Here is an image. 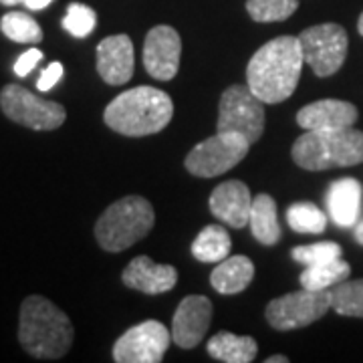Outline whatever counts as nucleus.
Returning <instances> with one entry per match:
<instances>
[{
	"label": "nucleus",
	"instance_id": "obj_31",
	"mask_svg": "<svg viewBox=\"0 0 363 363\" xmlns=\"http://www.w3.org/2000/svg\"><path fill=\"white\" fill-rule=\"evenodd\" d=\"M61 77H63V65H61L59 61H55V63H51V65L40 73L39 81H37V89L51 91L52 87L59 83V79Z\"/></svg>",
	"mask_w": 363,
	"mask_h": 363
},
{
	"label": "nucleus",
	"instance_id": "obj_18",
	"mask_svg": "<svg viewBox=\"0 0 363 363\" xmlns=\"http://www.w3.org/2000/svg\"><path fill=\"white\" fill-rule=\"evenodd\" d=\"M363 188L355 178L335 180L325 196V204L329 210L331 220L341 228H351L359 222L362 216Z\"/></svg>",
	"mask_w": 363,
	"mask_h": 363
},
{
	"label": "nucleus",
	"instance_id": "obj_10",
	"mask_svg": "<svg viewBox=\"0 0 363 363\" xmlns=\"http://www.w3.org/2000/svg\"><path fill=\"white\" fill-rule=\"evenodd\" d=\"M331 309V293L325 291H295L267 305L264 317L277 331H291L315 323Z\"/></svg>",
	"mask_w": 363,
	"mask_h": 363
},
{
	"label": "nucleus",
	"instance_id": "obj_7",
	"mask_svg": "<svg viewBox=\"0 0 363 363\" xmlns=\"http://www.w3.org/2000/svg\"><path fill=\"white\" fill-rule=\"evenodd\" d=\"M250 143L240 133L216 131L212 138L192 147L184 166L196 178H216L238 166L247 157Z\"/></svg>",
	"mask_w": 363,
	"mask_h": 363
},
{
	"label": "nucleus",
	"instance_id": "obj_1",
	"mask_svg": "<svg viewBox=\"0 0 363 363\" xmlns=\"http://www.w3.org/2000/svg\"><path fill=\"white\" fill-rule=\"evenodd\" d=\"M305 65L298 37H277L252 55L247 67V85L264 104H281L298 85Z\"/></svg>",
	"mask_w": 363,
	"mask_h": 363
},
{
	"label": "nucleus",
	"instance_id": "obj_4",
	"mask_svg": "<svg viewBox=\"0 0 363 363\" xmlns=\"http://www.w3.org/2000/svg\"><path fill=\"white\" fill-rule=\"evenodd\" d=\"M293 162L309 172L350 168L363 162V131L311 130L305 131L291 150Z\"/></svg>",
	"mask_w": 363,
	"mask_h": 363
},
{
	"label": "nucleus",
	"instance_id": "obj_6",
	"mask_svg": "<svg viewBox=\"0 0 363 363\" xmlns=\"http://www.w3.org/2000/svg\"><path fill=\"white\" fill-rule=\"evenodd\" d=\"M0 109L11 121L35 131L57 130L67 119L63 105L37 97L16 83H11L0 91Z\"/></svg>",
	"mask_w": 363,
	"mask_h": 363
},
{
	"label": "nucleus",
	"instance_id": "obj_35",
	"mask_svg": "<svg viewBox=\"0 0 363 363\" xmlns=\"http://www.w3.org/2000/svg\"><path fill=\"white\" fill-rule=\"evenodd\" d=\"M21 2H25V0H0V4H4V6H16Z\"/></svg>",
	"mask_w": 363,
	"mask_h": 363
},
{
	"label": "nucleus",
	"instance_id": "obj_28",
	"mask_svg": "<svg viewBox=\"0 0 363 363\" xmlns=\"http://www.w3.org/2000/svg\"><path fill=\"white\" fill-rule=\"evenodd\" d=\"M97 25V14L87 4L81 2H71L67 9L65 18H63V26L67 33H71L77 39H85L93 33V28Z\"/></svg>",
	"mask_w": 363,
	"mask_h": 363
},
{
	"label": "nucleus",
	"instance_id": "obj_16",
	"mask_svg": "<svg viewBox=\"0 0 363 363\" xmlns=\"http://www.w3.org/2000/svg\"><path fill=\"white\" fill-rule=\"evenodd\" d=\"M359 111L350 101L321 99L298 109L297 123L303 130H345L357 123Z\"/></svg>",
	"mask_w": 363,
	"mask_h": 363
},
{
	"label": "nucleus",
	"instance_id": "obj_17",
	"mask_svg": "<svg viewBox=\"0 0 363 363\" xmlns=\"http://www.w3.org/2000/svg\"><path fill=\"white\" fill-rule=\"evenodd\" d=\"M123 285L145 295H160L174 289L178 271L169 264H156L150 257H135L121 274Z\"/></svg>",
	"mask_w": 363,
	"mask_h": 363
},
{
	"label": "nucleus",
	"instance_id": "obj_29",
	"mask_svg": "<svg viewBox=\"0 0 363 363\" xmlns=\"http://www.w3.org/2000/svg\"><path fill=\"white\" fill-rule=\"evenodd\" d=\"M341 255H343V248L339 247L337 242H331V240L315 242V245H307V247H295L291 250V257L305 267L341 259Z\"/></svg>",
	"mask_w": 363,
	"mask_h": 363
},
{
	"label": "nucleus",
	"instance_id": "obj_26",
	"mask_svg": "<svg viewBox=\"0 0 363 363\" xmlns=\"http://www.w3.org/2000/svg\"><path fill=\"white\" fill-rule=\"evenodd\" d=\"M331 309L343 317H362L363 319V279L343 281L331 291Z\"/></svg>",
	"mask_w": 363,
	"mask_h": 363
},
{
	"label": "nucleus",
	"instance_id": "obj_34",
	"mask_svg": "<svg viewBox=\"0 0 363 363\" xmlns=\"http://www.w3.org/2000/svg\"><path fill=\"white\" fill-rule=\"evenodd\" d=\"M286 362H289V357H285V355H272V357L267 359V363H286Z\"/></svg>",
	"mask_w": 363,
	"mask_h": 363
},
{
	"label": "nucleus",
	"instance_id": "obj_8",
	"mask_svg": "<svg viewBox=\"0 0 363 363\" xmlns=\"http://www.w3.org/2000/svg\"><path fill=\"white\" fill-rule=\"evenodd\" d=\"M216 130L222 133H240L248 143H257L264 131V101L245 85H230L222 93Z\"/></svg>",
	"mask_w": 363,
	"mask_h": 363
},
{
	"label": "nucleus",
	"instance_id": "obj_24",
	"mask_svg": "<svg viewBox=\"0 0 363 363\" xmlns=\"http://www.w3.org/2000/svg\"><path fill=\"white\" fill-rule=\"evenodd\" d=\"M289 226L301 234H321L327 228V214L313 202H295L286 210Z\"/></svg>",
	"mask_w": 363,
	"mask_h": 363
},
{
	"label": "nucleus",
	"instance_id": "obj_22",
	"mask_svg": "<svg viewBox=\"0 0 363 363\" xmlns=\"http://www.w3.org/2000/svg\"><path fill=\"white\" fill-rule=\"evenodd\" d=\"M230 248H233V240L226 228L218 224H210L204 226L202 233L196 236V240L192 242V255L200 262H220L230 255Z\"/></svg>",
	"mask_w": 363,
	"mask_h": 363
},
{
	"label": "nucleus",
	"instance_id": "obj_12",
	"mask_svg": "<svg viewBox=\"0 0 363 363\" xmlns=\"http://www.w3.org/2000/svg\"><path fill=\"white\" fill-rule=\"evenodd\" d=\"M180 33L168 25L154 26L143 43V67L157 81H172L180 69Z\"/></svg>",
	"mask_w": 363,
	"mask_h": 363
},
{
	"label": "nucleus",
	"instance_id": "obj_14",
	"mask_svg": "<svg viewBox=\"0 0 363 363\" xmlns=\"http://www.w3.org/2000/svg\"><path fill=\"white\" fill-rule=\"evenodd\" d=\"M135 69L133 43L128 35H113L97 45V73L109 85L128 83Z\"/></svg>",
	"mask_w": 363,
	"mask_h": 363
},
{
	"label": "nucleus",
	"instance_id": "obj_20",
	"mask_svg": "<svg viewBox=\"0 0 363 363\" xmlns=\"http://www.w3.org/2000/svg\"><path fill=\"white\" fill-rule=\"evenodd\" d=\"M206 350L216 362L250 363L259 353V345L250 335H234L228 331H220L212 335Z\"/></svg>",
	"mask_w": 363,
	"mask_h": 363
},
{
	"label": "nucleus",
	"instance_id": "obj_5",
	"mask_svg": "<svg viewBox=\"0 0 363 363\" xmlns=\"http://www.w3.org/2000/svg\"><path fill=\"white\" fill-rule=\"evenodd\" d=\"M154 206L142 196H125L105 210L95 224V238L107 252H121L152 233Z\"/></svg>",
	"mask_w": 363,
	"mask_h": 363
},
{
	"label": "nucleus",
	"instance_id": "obj_23",
	"mask_svg": "<svg viewBox=\"0 0 363 363\" xmlns=\"http://www.w3.org/2000/svg\"><path fill=\"white\" fill-rule=\"evenodd\" d=\"M351 274V267L345 260L335 259L329 262H321V264H311L307 267L303 274H301V286L309 289V291H325L331 286L339 285L343 281H347Z\"/></svg>",
	"mask_w": 363,
	"mask_h": 363
},
{
	"label": "nucleus",
	"instance_id": "obj_2",
	"mask_svg": "<svg viewBox=\"0 0 363 363\" xmlns=\"http://www.w3.org/2000/svg\"><path fill=\"white\" fill-rule=\"evenodd\" d=\"M75 329L71 319L55 303L30 295L21 305L18 341L35 359H61L73 345Z\"/></svg>",
	"mask_w": 363,
	"mask_h": 363
},
{
	"label": "nucleus",
	"instance_id": "obj_27",
	"mask_svg": "<svg viewBox=\"0 0 363 363\" xmlns=\"http://www.w3.org/2000/svg\"><path fill=\"white\" fill-rule=\"evenodd\" d=\"M298 9V0H247V11L257 23H281Z\"/></svg>",
	"mask_w": 363,
	"mask_h": 363
},
{
	"label": "nucleus",
	"instance_id": "obj_19",
	"mask_svg": "<svg viewBox=\"0 0 363 363\" xmlns=\"http://www.w3.org/2000/svg\"><path fill=\"white\" fill-rule=\"evenodd\" d=\"M255 279V264L248 257L236 255L226 257L218 262V267L210 274V285L220 295H236L245 291Z\"/></svg>",
	"mask_w": 363,
	"mask_h": 363
},
{
	"label": "nucleus",
	"instance_id": "obj_36",
	"mask_svg": "<svg viewBox=\"0 0 363 363\" xmlns=\"http://www.w3.org/2000/svg\"><path fill=\"white\" fill-rule=\"evenodd\" d=\"M357 30H359V35H363V13L359 16V21H357Z\"/></svg>",
	"mask_w": 363,
	"mask_h": 363
},
{
	"label": "nucleus",
	"instance_id": "obj_32",
	"mask_svg": "<svg viewBox=\"0 0 363 363\" xmlns=\"http://www.w3.org/2000/svg\"><path fill=\"white\" fill-rule=\"evenodd\" d=\"M51 2L52 0H25L23 4H25L28 11H43V9H47Z\"/></svg>",
	"mask_w": 363,
	"mask_h": 363
},
{
	"label": "nucleus",
	"instance_id": "obj_3",
	"mask_svg": "<svg viewBox=\"0 0 363 363\" xmlns=\"http://www.w3.org/2000/svg\"><path fill=\"white\" fill-rule=\"evenodd\" d=\"M174 116V104L166 91L156 87H133L119 93L105 107L104 121L109 130L128 138H143L162 131Z\"/></svg>",
	"mask_w": 363,
	"mask_h": 363
},
{
	"label": "nucleus",
	"instance_id": "obj_21",
	"mask_svg": "<svg viewBox=\"0 0 363 363\" xmlns=\"http://www.w3.org/2000/svg\"><path fill=\"white\" fill-rule=\"evenodd\" d=\"M248 226L252 236L260 245H277L281 238V226H279V214H277V202L269 194H259L252 198L250 208V220Z\"/></svg>",
	"mask_w": 363,
	"mask_h": 363
},
{
	"label": "nucleus",
	"instance_id": "obj_25",
	"mask_svg": "<svg viewBox=\"0 0 363 363\" xmlns=\"http://www.w3.org/2000/svg\"><path fill=\"white\" fill-rule=\"evenodd\" d=\"M0 30L4 33V37H9L14 43H23V45H37L43 40V28L40 25L26 13H6L0 21Z\"/></svg>",
	"mask_w": 363,
	"mask_h": 363
},
{
	"label": "nucleus",
	"instance_id": "obj_9",
	"mask_svg": "<svg viewBox=\"0 0 363 363\" xmlns=\"http://www.w3.org/2000/svg\"><path fill=\"white\" fill-rule=\"evenodd\" d=\"M301 51L305 63L311 67L317 77L335 75L345 63L350 39L343 26L335 23H325L305 28L298 35Z\"/></svg>",
	"mask_w": 363,
	"mask_h": 363
},
{
	"label": "nucleus",
	"instance_id": "obj_13",
	"mask_svg": "<svg viewBox=\"0 0 363 363\" xmlns=\"http://www.w3.org/2000/svg\"><path fill=\"white\" fill-rule=\"evenodd\" d=\"M212 313L210 298L204 295H188L174 313L172 341L182 350H194L206 337Z\"/></svg>",
	"mask_w": 363,
	"mask_h": 363
},
{
	"label": "nucleus",
	"instance_id": "obj_30",
	"mask_svg": "<svg viewBox=\"0 0 363 363\" xmlns=\"http://www.w3.org/2000/svg\"><path fill=\"white\" fill-rule=\"evenodd\" d=\"M40 61H43V52L39 49H28L26 52H23L18 59H16V63H14V73L18 75V77H26L35 67L39 65Z\"/></svg>",
	"mask_w": 363,
	"mask_h": 363
},
{
	"label": "nucleus",
	"instance_id": "obj_15",
	"mask_svg": "<svg viewBox=\"0 0 363 363\" xmlns=\"http://www.w3.org/2000/svg\"><path fill=\"white\" fill-rule=\"evenodd\" d=\"M250 208H252V196H250L247 184L240 180L222 182L210 196L212 214L233 228L248 226Z\"/></svg>",
	"mask_w": 363,
	"mask_h": 363
},
{
	"label": "nucleus",
	"instance_id": "obj_33",
	"mask_svg": "<svg viewBox=\"0 0 363 363\" xmlns=\"http://www.w3.org/2000/svg\"><path fill=\"white\" fill-rule=\"evenodd\" d=\"M355 240L363 245V218H359V222L355 224Z\"/></svg>",
	"mask_w": 363,
	"mask_h": 363
},
{
	"label": "nucleus",
	"instance_id": "obj_11",
	"mask_svg": "<svg viewBox=\"0 0 363 363\" xmlns=\"http://www.w3.org/2000/svg\"><path fill=\"white\" fill-rule=\"evenodd\" d=\"M172 343V331L156 319L128 329L113 345L117 363H160Z\"/></svg>",
	"mask_w": 363,
	"mask_h": 363
}]
</instances>
